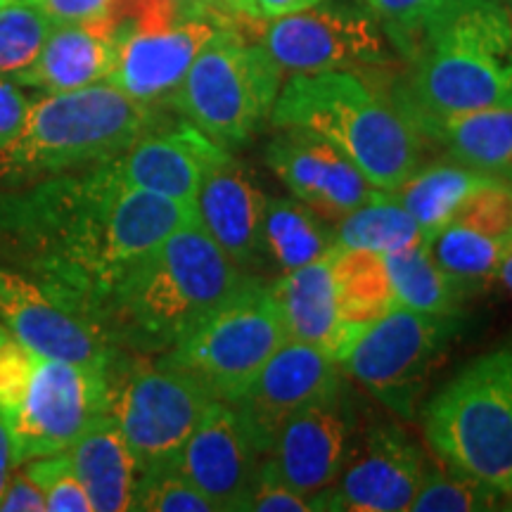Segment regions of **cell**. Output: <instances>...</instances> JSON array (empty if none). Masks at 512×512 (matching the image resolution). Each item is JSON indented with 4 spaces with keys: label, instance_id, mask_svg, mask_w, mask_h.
I'll return each instance as SVG.
<instances>
[{
    "label": "cell",
    "instance_id": "cell-1",
    "mask_svg": "<svg viewBox=\"0 0 512 512\" xmlns=\"http://www.w3.org/2000/svg\"><path fill=\"white\" fill-rule=\"evenodd\" d=\"M192 221L190 204L126 185L112 159L0 188V247L98 323L121 275Z\"/></svg>",
    "mask_w": 512,
    "mask_h": 512
},
{
    "label": "cell",
    "instance_id": "cell-2",
    "mask_svg": "<svg viewBox=\"0 0 512 512\" xmlns=\"http://www.w3.org/2000/svg\"><path fill=\"white\" fill-rule=\"evenodd\" d=\"M249 275L192 221L121 275L102 299L98 318L117 349L159 356L207 320Z\"/></svg>",
    "mask_w": 512,
    "mask_h": 512
},
{
    "label": "cell",
    "instance_id": "cell-3",
    "mask_svg": "<svg viewBox=\"0 0 512 512\" xmlns=\"http://www.w3.org/2000/svg\"><path fill=\"white\" fill-rule=\"evenodd\" d=\"M408 74L392 100L408 124L512 107V27L501 0H453L403 53Z\"/></svg>",
    "mask_w": 512,
    "mask_h": 512
},
{
    "label": "cell",
    "instance_id": "cell-4",
    "mask_svg": "<svg viewBox=\"0 0 512 512\" xmlns=\"http://www.w3.org/2000/svg\"><path fill=\"white\" fill-rule=\"evenodd\" d=\"M271 126L328 140L377 190H396L422 164L415 128L356 72L292 74L275 100Z\"/></svg>",
    "mask_w": 512,
    "mask_h": 512
},
{
    "label": "cell",
    "instance_id": "cell-5",
    "mask_svg": "<svg viewBox=\"0 0 512 512\" xmlns=\"http://www.w3.org/2000/svg\"><path fill=\"white\" fill-rule=\"evenodd\" d=\"M162 124L166 119L159 107L128 98L107 81L43 93L19 136L0 150V188L110 162Z\"/></svg>",
    "mask_w": 512,
    "mask_h": 512
},
{
    "label": "cell",
    "instance_id": "cell-6",
    "mask_svg": "<svg viewBox=\"0 0 512 512\" xmlns=\"http://www.w3.org/2000/svg\"><path fill=\"white\" fill-rule=\"evenodd\" d=\"M107 406L105 370L31 354L0 325V418L17 467L67 451Z\"/></svg>",
    "mask_w": 512,
    "mask_h": 512
},
{
    "label": "cell",
    "instance_id": "cell-7",
    "mask_svg": "<svg viewBox=\"0 0 512 512\" xmlns=\"http://www.w3.org/2000/svg\"><path fill=\"white\" fill-rule=\"evenodd\" d=\"M441 463L512 501V349L477 356L422 408Z\"/></svg>",
    "mask_w": 512,
    "mask_h": 512
},
{
    "label": "cell",
    "instance_id": "cell-8",
    "mask_svg": "<svg viewBox=\"0 0 512 512\" xmlns=\"http://www.w3.org/2000/svg\"><path fill=\"white\" fill-rule=\"evenodd\" d=\"M283 81L261 43H249L238 29L223 27L195 57L169 105L216 145L233 150L271 124Z\"/></svg>",
    "mask_w": 512,
    "mask_h": 512
},
{
    "label": "cell",
    "instance_id": "cell-9",
    "mask_svg": "<svg viewBox=\"0 0 512 512\" xmlns=\"http://www.w3.org/2000/svg\"><path fill=\"white\" fill-rule=\"evenodd\" d=\"M110 406L138 470L174 465L214 394L164 356L119 351L107 368Z\"/></svg>",
    "mask_w": 512,
    "mask_h": 512
},
{
    "label": "cell",
    "instance_id": "cell-10",
    "mask_svg": "<svg viewBox=\"0 0 512 512\" xmlns=\"http://www.w3.org/2000/svg\"><path fill=\"white\" fill-rule=\"evenodd\" d=\"M287 339L271 283L249 275L207 320L159 356L195 375L214 399L233 403Z\"/></svg>",
    "mask_w": 512,
    "mask_h": 512
},
{
    "label": "cell",
    "instance_id": "cell-11",
    "mask_svg": "<svg viewBox=\"0 0 512 512\" xmlns=\"http://www.w3.org/2000/svg\"><path fill=\"white\" fill-rule=\"evenodd\" d=\"M458 330V316L396 306L361 330L339 358V370L387 411L411 420L434 366Z\"/></svg>",
    "mask_w": 512,
    "mask_h": 512
},
{
    "label": "cell",
    "instance_id": "cell-12",
    "mask_svg": "<svg viewBox=\"0 0 512 512\" xmlns=\"http://www.w3.org/2000/svg\"><path fill=\"white\" fill-rule=\"evenodd\" d=\"M259 43L283 76L318 72H356L382 67L389 41L366 8L313 5L309 10L266 19Z\"/></svg>",
    "mask_w": 512,
    "mask_h": 512
},
{
    "label": "cell",
    "instance_id": "cell-13",
    "mask_svg": "<svg viewBox=\"0 0 512 512\" xmlns=\"http://www.w3.org/2000/svg\"><path fill=\"white\" fill-rule=\"evenodd\" d=\"M0 325L31 354L79 363L105 373L121 351L93 316L64 302L60 294L41 280L3 264Z\"/></svg>",
    "mask_w": 512,
    "mask_h": 512
},
{
    "label": "cell",
    "instance_id": "cell-14",
    "mask_svg": "<svg viewBox=\"0 0 512 512\" xmlns=\"http://www.w3.org/2000/svg\"><path fill=\"white\" fill-rule=\"evenodd\" d=\"M425 472L420 446L401 427L375 425L358 441L335 482L311 496L313 510H411Z\"/></svg>",
    "mask_w": 512,
    "mask_h": 512
},
{
    "label": "cell",
    "instance_id": "cell-15",
    "mask_svg": "<svg viewBox=\"0 0 512 512\" xmlns=\"http://www.w3.org/2000/svg\"><path fill=\"white\" fill-rule=\"evenodd\" d=\"M356 427V411L342 384L335 394L309 403L283 422L264 463L294 491L311 498L328 489L349 463L358 444Z\"/></svg>",
    "mask_w": 512,
    "mask_h": 512
},
{
    "label": "cell",
    "instance_id": "cell-16",
    "mask_svg": "<svg viewBox=\"0 0 512 512\" xmlns=\"http://www.w3.org/2000/svg\"><path fill=\"white\" fill-rule=\"evenodd\" d=\"M342 377L339 363L325 351L287 339L230 406H235L261 456H266L283 422L342 389Z\"/></svg>",
    "mask_w": 512,
    "mask_h": 512
},
{
    "label": "cell",
    "instance_id": "cell-17",
    "mask_svg": "<svg viewBox=\"0 0 512 512\" xmlns=\"http://www.w3.org/2000/svg\"><path fill=\"white\" fill-rule=\"evenodd\" d=\"M261 458L264 456L235 406L214 399L174 465L214 503L216 512H226L242 510Z\"/></svg>",
    "mask_w": 512,
    "mask_h": 512
},
{
    "label": "cell",
    "instance_id": "cell-18",
    "mask_svg": "<svg viewBox=\"0 0 512 512\" xmlns=\"http://www.w3.org/2000/svg\"><path fill=\"white\" fill-rule=\"evenodd\" d=\"M278 131L266 145V164L287 185L292 197L325 221L337 223L373 197L377 188L328 140L302 128Z\"/></svg>",
    "mask_w": 512,
    "mask_h": 512
},
{
    "label": "cell",
    "instance_id": "cell-19",
    "mask_svg": "<svg viewBox=\"0 0 512 512\" xmlns=\"http://www.w3.org/2000/svg\"><path fill=\"white\" fill-rule=\"evenodd\" d=\"M223 27L228 24L202 15L166 27L131 31L121 38L107 83L143 105L159 107L178 91L195 57Z\"/></svg>",
    "mask_w": 512,
    "mask_h": 512
},
{
    "label": "cell",
    "instance_id": "cell-20",
    "mask_svg": "<svg viewBox=\"0 0 512 512\" xmlns=\"http://www.w3.org/2000/svg\"><path fill=\"white\" fill-rule=\"evenodd\" d=\"M228 152L183 119L176 126L162 124L145 133L112 164L126 185L192 207L204 174Z\"/></svg>",
    "mask_w": 512,
    "mask_h": 512
},
{
    "label": "cell",
    "instance_id": "cell-21",
    "mask_svg": "<svg viewBox=\"0 0 512 512\" xmlns=\"http://www.w3.org/2000/svg\"><path fill=\"white\" fill-rule=\"evenodd\" d=\"M266 195L256 185L245 164L233 155L216 162L204 174L192 214L216 247L242 271L252 273L264 264L261 249V221H264Z\"/></svg>",
    "mask_w": 512,
    "mask_h": 512
},
{
    "label": "cell",
    "instance_id": "cell-22",
    "mask_svg": "<svg viewBox=\"0 0 512 512\" xmlns=\"http://www.w3.org/2000/svg\"><path fill=\"white\" fill-rule=\"evenodd\" d=\"M121 29L117 22L55 24L41 55L15 83L43 93H67L107 81L117 62Z\"/></svg>",
    "mask_w": 512,
    "mask_h": 512
},
{
    "label": "cell",
    "instance_id": "cell-23",
    "mask_svg": "<svg viewBox=\"0 0 512 512\" xmlns=\"http://www.w3.org/2000/svg\"><path fill=\"white\" fill-rule=\"evenodd\" d=\"M271 292L283 313L290 339L311 344L339 363V358L347 354L354 342V335L339 318L330 254L309 266L280 275L271 283Z\"/></svg>",
    "mask_w": 512,
    "mask_h": 512
},
{
    "label": "cell",
    "instance_id": "cell-24",
    "mask_svg": "<svg viewBox=\"0 0 512 512\" xmlns=\"http://www.w3.org/2000/svg\"><path fill=\"white\" fill-rule=\"evenodd\" d=\"M420 143H432L451 162L512 181V107H489L411 121Z\"/></svg>",
    "mask_w": 512,
    "mask_h": 512
},
{
    "label": "cell",
    "instance_id": "cell-25",
    "mask_svg": "<svg viewBox=\"0 0 512 512\" xmlns=\"http://www.w3.org/2000/svg\"><path fill=\"white\" fill-rule=\"evenodd\" d=\"M67 456L91 498L93 512L131 510L140 470L110 413L98 415L67 448Z\"/></svg>",
    "mask_w": 512,
    "mask_h": 512
},
{
    "label": "cell",
    "instance_id": "cell-26",
    "mask_svg": "<svg viewBox=\"0 0 512 512\" xmlns=\"http://www.w3.org/2000/svg\"><path fill=\"white\" fill-rule=\"evenodd\" d=\"M335 223L325 221L297 197H266L261 221L264 261L280 273H292L335 252Z\"/></svg>",
    "mask_w": 512,
    "mask_h": 512
},
{
    "label": "cell",
    "instance_id": "cell-27",
    "mask_svg": "<svg viewBox=\"0 0 512 512\" xmlns=\"http://www.w3.org/2000/svg\"><path fill=\"white\" fill-rule=\"evenodd\" d=\"M330 266L339 318L354 339L363 328L399 306L382 254L337 245L330 254Z\"/></svg>",
    "mask_w": 512,
    "mask_h": 512
},
{
    "label": "cell",
    "instance_id": "cell-28",
    "mask_svg": "<svg viewBox=\"0 0 512 512\" xmlns=\"http://www.w3.org/2000/svg\"><path fill=\"white\" fill-rule=\"evenodd\" d=\"M494 181V176H486L482 171L467 169L456 162H439L430 166H418L399 188L392 190L408 214L418 223L427 242L441 228L451 223L456 211L479 185Z\"/></svg>",
    "mask_w": 512,
    "mask_h": 512
},
{
    "label": "cell",
    "instance_id": "cell-29",
    "mask_svg": "<svg viewBox=\"0 0 512 512\" xmlns=\"http://www.w3.org/2000/svg\"><path fill=\"white\" fill-rule=\"evenodd\" d=\"M335 235L339 247L370 249L382 256L427 242L392 190H375L370 200L335 223Z\"/></svg>",
    "mask_w": 512,
    "mask_h": 512
},
{
    "label": "cell",
    "instance_id": "cell-30",
    "mask_svg": "<svg viewBox=\"0 0 512 512\" xmlns=\"http://www.w3.org/2000/svg\"><path fill=\"white\" fill-rule=\"evenodd\" d=\"M384 259L399 306L434 316H458L465 292L434 261L430 242L384 254Z\"/></svg>",
    "mask_w": 512,
    "mask_h": 512
},
{
    "label": "cell",
    "instance_id": "cell-31",
    "mask_svg": "<svg viewBox=\"0 0 512 512\" xmlns=\"http://www.w3.org/2000/svg\"><path fill=\"white\" fill-rule=\"evenodd\" d=\"M434 261L444 268L448 278L460 290H477L496 278L498 264H501L508 245L479 235L475 230L448 223L441 228L430 242Z\"/></svg>",
    "mask_w": 512,
    "mask_h": 512
},
{
    "label": "cell",
    "instance_id": "cell-32",
    "mask_svg": "<svg viewBox=\"0 0 512 512\" xmlns=\"http://www.w3.org/2000/svg\"><path fill=\"white\" fill-rule=\"evenodd\" d=\"M55 24L29 0H12L0 8V76L15 81L46 46Z\"/></svg>",
    "mask_w": 512,
    "mask_h": 512
},
{
    "label": "cell",
    "instance_id": "cell-33",
    "mask_svg": "<svg viewBox=\"0 0 512 512\" xmlns=\"http://www.w3.org/2000/svg\"><path fill=\"white\" fill-rule=\"evenodd\" d=\"M503 496L477 479L451 470H430L427 467L422 484L411 505L413 512H475L494 510Z\"/></svg>",
    "mask_w": 512,
    "mask_h": 512
},
{
    "label": "cell",
    "instance_id": "cell-34",
    "mask_svg": "<svg viewBox=\"0 0 512 512\" xmlns=\"http://www.w3.org/2000/svg\"><path fill=\"white\" fill-rule=\"evenodd\" d=\"M131 510L138 512H216L214 503L190 484L176 465L143 470L133 491Z\"/></svg>",
    "mask_w": 512,
    "mask_h": 512
},
{
    "label": "cell",
    "instance_id": "cell-35",
    "mask_svg": "<svg viewBox=\"0 0 512 512\" xmlns=\"http://www.w3.org/2000/svg\"><path fill=\"white\" fill-rule=\"evenodd\" d=\"M451 223L475 230L486 238L512 245V181H494L479 185L467 200L460 204Z\"/></svg>",
    "mask_w": 512,
    "mask_h": 512
},
{
    "label": "cell",
    "instance_id": "cell-36",
    "mask_svg": "<svg viewBox=\"0 0 512 512\" xmlns=\"http://www.w3.org/2000/svg\"><path fill=\"white\" fill-rule=\"evenodd\" d=\"M43 491L48 512H93L91 498L74 472L67 451L41 456L19 465Z\"/></svg>",
    "mask_w": 512,
    "mask_h": 512
},
{
    "label": "cell",
    "instance_id": "cell-37",
    "mask_svg": "<svg viewBox=\"0 0 512 512\" xmlns=\"http://www.w3.org/2000/svg\"><path fill=\"white\" fill-rule=\"evenodd\" d=\"M451 3L453 0H363L366 10L382 27L387 41L401 55L420 34V29Z\"/></svg>",
    "mask_w": 512,
    "mask_h": 512
},
{
    "label": "cell",
    "instance_id": "cell-38",
    "mask_svg": "<svg viewBox=\"0 0 512 512\" xmlns=\"http://www.w3.org/2000/svg\"><path fill=\"white\" fill-rule=\"evenodd\" d=\"M242 510L247 512H313V503L309 496L294 491L285 484L261 458L259 470L252 486H249Z\"/></svg>",
    "mask_w": 512,
    "mask_h": 512
},
{
    "label": "cell",
    "instance_id": "cell-39",
    "mask_svg": "<svg viewBox=\"0 0 512 512\" xmlns=\"http://www.w3.org/2000/svg\"><path fill=\"white\" fill-rule=\"evenodd\" d=\"M53 24L114 22V0H29Z\"/></svg>",
    "mask_w": 512,
    "mask_h": 512
},
{
    "label": "cell",
    "instance_id": "cell-40",
    "mask_svg": "<svg viewBox=\"0 0 512 512\" xmlns=\"http://www.w3.org/2000/svg\"><path fill=\"white\" fill-rule=\"evenodd\" d=\"M34 100L22 91V86L0 76V150H5L19 136L29 117Z\"/></svg>",
    "mask_w": 512,
    "mask_h": 512
},
{
    "label": "cell",
    "instance_id": "cell-41",
    "mask_svg": "<svg viewBox=\"0 0 512 512\" xmlns=\"http://www.w3.org/2000/svg\"><path fill=\"white\" fill-rule=\"evenodd\" d=\"M0 512H48L43 491L22 467H15L0 496Z\"/></svg>",
    "mask_w": 512,
    "mask_h": 512
},
{
    "label": "cell",
    "instance_id": "cell-42",
    "mask_svg": "<svg viewBox=\"0 0 512 512\" xmlns=\"http://www.w3.org/2000/svg\"><path fill=\"white\" fill-rule=\"evenodd\" d=\"M323 0H254V17L266 22V19H278L292 12L309 10Z\"/></svg>",
    "mask_w": 512,
    "mask_h": 512
},
{
    "label": "cell",
    "instance_id": "cell-43",
    "mask_svg": "<svg viewBox=\"0 0 512 512\" xmlns=\"http://www.w3.org/2000/svg\"><path fill=\"white\" fill-rule=\"evenodd\" d=\"M15 458H12V439L8 427H5L3 418H0V496H3L5 484L15 470Z\"/></svg>",
    "mask_w": 512,
    "mask_h": 512
},
{
    "label": "cell",
    "instance_id": "cell-44",
    "mask_svg": "<svg viewBox=\"0 0 512 512\" xmlns=\"http://www.w3.org/2000/svg\"><path fill=\"white\" fill-rule=\"evenodd\" d=\"M211 3L216 5V8H228L233 12H238V15H245V17H254V0H211Z\"/></svg>",
    "mask_w": 512,
    "mask_h": 512
},
{
    "label": "cell",
    "instance_id": "cell-45",
    "mask_svg": "<svg viewBox=\"0 0 512 512\" xmlns=\"http://www.w3.org/2000/svg\"><path fill=\"white\" fill-rule=\"evenodd\" d=\"M496 278L501 280V283L508 287V290L512 292V245L505 249L501 264H498V271H496Z\"/></svg>",
    "mask_w": 512,
    "mask_h": 512
},
{
    "label": "cell",
    "instance_id": "cell-46",
    "mask_svg": "<svg viewBox=\"0 0 512 512\" xmlns=\"http://www.w3.org/2000/svg\"><path fill=\"white\" fill-rule=\"evenodd\" d=\"M181 8H185L190 15H207V8H216L211 0H176Z\"/></svg>",
    "mask_w": 512,
    "mask_h": 512
},
{
    "label": "cell",
    "instance_id": "cell-47",
    "mask_svg": "<svg viewBox=\"0 0 512 512\" xmlns=\"http://www.w3.org/2000/svg\"><path fill=\"white\" fill-rule=\"evenodd\" d=\"M505 8H508V17H510V27H512V0L508 5H505Z\"/></svg>",
    "mask_w": 512,
    "mask_h": 512
},
{
    "label": "cell",
    "instance_id": "cell-48",
    "mask_svg": "<svg viewBox=\"0 0 512 512\" xmlns=\"http://www.w3.org/2000/svg\"><path fill=\"white\" fill-rule=\"evenodd\" d=\"M8 3H12V0H0V8H5Z\"/></svg>",
    "mask_w": 512,
    "mask_h": 512
}]
</instances>
